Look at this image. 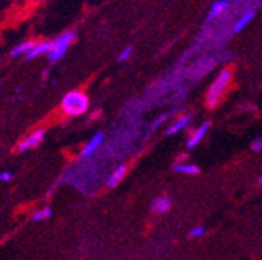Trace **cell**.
<instances>
[{"instance_id":"cell-1","label":"cell","mask_w":262,"mask_h":260,"mask_svg":"<svg viewBox=\"0 0 262 260\" xmlns=\"http://www.w3.org/2000/svg\"><path fill=\"white\" fill-rule=\"evenodd\" d=\"M233 81H234V70L231 67H222L215 74L205 95V105L208 109L212 111L222 105L228 90L233 86Z\"/></svg>"},{"instance_id":"cell-2","label":"cell","mask_w":262,"mask_h":260,"mask_svg":"<svg viewBox=\"0 0 262 260\" xmlns=\"http://www.w3.org/2000/svg\"><path fill=\"white\" fill-rule=\"evenodd\" d=\"M89 106H91V102H89L88 93L80 90V89L66 92L61 99V103H59L62 114L68 115V117L84 115L89 111Z\"/></svg>"},{"instance_id":"cell-3","label":"cell","mask_w":262,"mask_h":260,"mask_svg":"<svg viewBox=\"0 0 262 260\" xmlns=\"http://www.w3.org/2000/svg\"><path fill=\"white\" fill-rule=\"evenodd\" d=\"M77 39V33L74 30H66L61 35H58L55 39H50V52L47 55V59L50 62L61 61L66 55H68L69 49Z\"/></svg>"},{"instance_id":"cell-4","label":"cell","mask_w":262,"mask_h":260,"mask_svg":"<svg viewBox=\"0 0 262 260\" xmlns=\"http://www.w3.org/2000/svg\"><path fill=\"white\" fill-rule=\"evenodd\" d=\"M219 56L217 55H206L205 58H202L200 61H196L195 64H192L190 69L187 70V77L190 80H200L202 77H205L208 72H211L219 62Z\"/></svg>"},{"instance_id":"cell-5","label":"cell","mask_w":262,"mask_h":260,"mask_svg":"<svg viewBox=\"0 0 262 260\" xmlns=\"http://www.w3.org/2000/svg\"><path fill=\"white\" fill-rule=\"evenodd\" d=\"M231 8H233V0H215V2L211 4L209 10L206 13L205 23L217 22L219 19H222L223 16H226Z\"/></svg>"},{"instance_id":"cell-6","label":"cell","mask_w":262,"mask_h":260,"mask_svg":"<svg viewBox=\"0 0 262 260\" xmlns=\"http://www.w3.org/2000/svg\"><path fill=\"white\" fill-rule=\"evenodd\" d=\"M256 13H257L256 7H250V5L245 7V8L236 16V19H234V22H233V27H231V33H233V35L242 33V31L254 20Z\"/></svg>"},{"instance_id":"cell-7","label":"cell","mask_w":262,"mask_h":260,"mask_svg":"<svg viewBox=\"0 0 262 260\" xmlns=\"http://www.w3.org/2000/svg\"><path fill=\"white\" fill-rule=\"evenodd\" d=\"M44 137H46V129H42V128L35 129V131H31L30 134H27V136L17 144V151L24 153V151H30V150H33V148H38V147L42 144Z\"/></svg>"},{"instance_id":"cell-8","label":"cell","mask_w":262,"mask_h":260,"mask_svg":"<svg viewBox=\"0 0 262 260\" xmlns=\"http://www.w3.org/2000/svg\"><path fill=\"white\" fill-rule=\"evenodd\" d=\"M103 145H105V133L98 131V133H95V134L84 144L80 157H81V159H91L94 154H97L98 151H100V150L103 148Z\"/></svg>"},{"instance_id":"cell-9","label":"cell","mask_w":262,"mask_h":260,"mask_svg":"<svg viewBox=\"0 0 262 260\" xmlns=\"http://www.w3.org/2000/svg\"><path fill=\"white\" fill-rule=\"evenodd\" d=\"M209 129H211V122L209 120L200 123V126H196L190 133V136L187 137V142H186L187 148H195L196 145H200V142L205 139V136L208 134Z\"/></svg>"},{"instance_id":"cell-10","label":"cell","mask_w":262,"mask_h":260,"mask_svg":"<svg viewBox=\"0 0 262 260\" xmlns=\"http://www.w3.org/2000/svg\"><path fill=\"white\" fill-rule=\"evenodd\" d=\"M49 52H50V41H49V39H35L31 50L28 52V55H27L24 59H25V61L38 59V58H41V56H47Z\"/></svg>"},{"instance_id":"cell-11","label":"cell","mask_w":262,"mask_h":260,"mask_svg":"<svg viewBox=\"0 0 262 260\" xmlns=\"http://www.w3.org/2000/svg\"><path fill=\"white\" fill-rule=\"evenodd\" d=\"M192 119H193V115H192V114H183L181 117L175 119V120L170 123V126L167 128L166 134H167V136H175V134L181 133L183 129H186V128L190 125Z\"/></svg>"},{"instance_id":"cell-12","label":"cell","mask_w":262,"mask_h":260,"mask_svg":"<svg viewBox=\"0 0 262 260\" xmlns=\"http://www.w3.org/2000/svg\"><path fill=\"white\" fill-rule=\"evenodd\" d=\"M126 172H128V166H125V164L117 166V167H116L114 170H111V173L106 176V185H108L110 188L117 187V185L125 179Z\"/></svg>"},{"instance_id":"cell-13","label":"cell","mask_w":262,"mask_h":260,"mask_svg":"<svg viewBox=\"0 0 262 260\" xmlns=\"http://www.w3.org/2000/svg\"><path fill=\"white\" fill-rule=\"evenodd\" d=\"M172 207V201L167 197H158L151 201V212L153 214H166Z\"/></svg>"},{"instance_id":"cell-14","label":"cell","mask_w":262,"mask_h":260,"mask_svg":"<svg viewBox=\"0 0 262 260\" xmlns=\"http://www.w3.org/2000/svg\"><path fill=\"white\" fill-rule=\"evenodd\" d=\"M33 42H35V39H25L19 44H16L13 49H11V58H25L28 55V52L31 50L33 47Z\"/></svg>"},{"instance_id":"cell-15","label":"cell","mask_w":262,"mask_h":260,"mask_svg":"<svg viewBox=\"0 0 262 260\" xmlns=\"http://www.w3.org/2000/svg\"><path fill=\"white\" fill-rule=\"evenodd\" d=\"M52 215H53V210H52V207L47 206V207H41V209H38V210L33 212L31 220H33V221H46V220H49Z\"/></svg>"},{"instance_id":"cell-16","label":"cell","mask_w":262,"mask_h":260,"mask_svg":"<svg viewBox=\"0 0 262 260\" xmlns=\"http://www.w3.org/2000/svg\"><path fill=\"white\" fill-rule=\"evenodd\" d=\"M173 170L177 172V173H183V175H196L199 173V167L196 166H193V164H177L175 167H173Z\"/></svg>"},{"instance_id":"cell-17","label":"cell","mask_w":262,"mask_h":260,"mask_svg":"<svg viewBox=\"0 0 262 260\" xmlns=\"http://www.w3.org/2000/svg\"><path fill=\"white\" fill-rule=\"evenodd\" d=\"M170 119V112H166V114H161V115H158L155 120H153V123L150 125V128H148V134L150 133H153L155 131V129H158L164 122H166V120H169Z\"/></svg>"},{"instance_id":"cell-18","label":"cell","mask_w":262,"mask_h":260,"mask_svg":"<svg viewBox=\"0 0 262 260\" xmlns=\"http://www.w3.org/2000/svg\"><path fill=\"white\" fill-rule=\"evenodd\" d=\"M131 56H133V47H131V45H126V47H123V49L120 50V53L117 55V61H119V62H125V61H128Z\"/></svg>"},{"instance_id":"cell-19","label":"cell","mask_w":262,"mask_h":260,"mask_svg":"<svg viewBox=\"0 0 262 260\" xmlns=\"http://www.w3.org/2000/svg\"><path fill=\"white\" fill-rule=\"evenodd\" d=\"M205 232H206V229H205L203 226H195V227H192V229L189 231V237L190 239H199V237L205 235Z\"/></svg>"},{"instance_id":"cell-20","label":"cell","mask_w":262,"mask_h":260,"mask_svg":"<svg viewBox=\"0 0 262 260\" xmlns=\"http://www.w3.org/2000/svg\"><path fill=\"white\" fill-rule=\"evenodd\" d=\"M42 2H46V0H14V4L20 7H36Z\"/></svg>"},{"instance_id":"cell-21","label":"cell","mask_w":262,"mask_h":260,"mask_svg":"<svg viewBox=\"0 0 262 260\" xmlns=\"http://www.w3.org/2000/svg\"><path fill=\"white\" fill-rule=\"evenodd\" d=\"M81 167H83V170L86 172L84 166H81ZM88 178H91V179H92V182L95 184V182H98V178H100V176H97V175H89V172H88ZM84 179H86V175H84V176H81V178H80L78 181H75L74 184H75V185L78 187V184H84Z\"/></svg>"},{"instance_id":"cell-22","label":"cell","mask_w":262,"mask_h":260,"mask_svg":"<svg viewBox=\"0 0 262 260\" xmlns=\"http://www.w3.org/2000/svg\"><path fill=\"white\" fill-rule=\"evenodd\" d=\"M13 178H14V175L10 170L0 172V182H10V181H13Z\"/></svg>"},{"instance_id":"cell-23","label":"cell","mask_w":262,"mask_h":260,"mask_svg":"<svg viewBox=\"0 0 262 260\" xmlns=\"http://www.w3.org/2000/svg\"><path fill=\"white\" fill-rule=\"evenodd\" d=\"M13 5H16L14 0H0V13L7 11L8 8H13Z\"/></svg>"},{"instance_id":"cell-24","label":"cell","mask_w":262,"mask_h":260,"mask_svg":"<svg viewBox=\"0 0 262 260\" xmlns=\"http://www.w3.org/2000/svg\"><path fill=\"white\" fill-rule=\"evenodd\" d=\"M251 150L256 151V153H262V137H256L251 142Z\"/></svg>"},{"instance_id":"cell-25","label":"cell","mask_w":262,"mask_h":260,"mask_svg":"<svg viewBox=\"0 0 262 260\" xmlns=\"http://www.w3.org/2000/svg\"><path fill=\"white\" fill-rule=\"evenodd\" d=\"M257 182H259V185H262V175L259 176V181H257Z\"/></svg>"}]
</instances>
